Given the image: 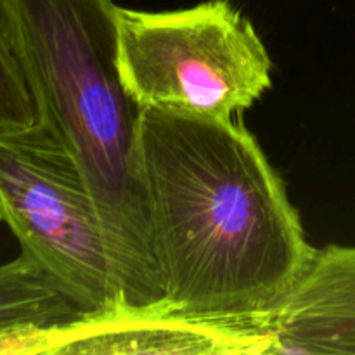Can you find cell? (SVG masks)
<instances>
[{"label":"cell","mask_w":355,"mask_h":355,"mask_svg":"<svg viewBox=\"0 0 355 355\" xmlns=\"http://www.w3.org/2000/svg\"><path fill=\"white\" fill-rule=\"evenodd\" d=\"M139 158L165 307L270 333L315 248L255 137L236 118L144 107Z\"/></svg>","instance_id":"cell-1"},{"label":"cell","mask_w":355,"mask_h":355,"mask_svg":"<svg viewBox=\"0 0 355 355\" xmlns=\"http://www.w3.org/2000/svg\"><path fill=\"white\" fill-rule=\"evenodd\" d=\"M113 0H0V21L38 123L85 179L110 241L125 309L162 307L139 158L141 107L118 69Z\"/></svg>","instance_id":"cell-2"},{"label":"cell","mask_w":355,"mask_h":355,"mask_svg":"<svg viewBox=\"0 0 355 355\" xmlns=\"http://www.w3.org/2000/svg\"><path fill=\"white\" fill-rule=\"evenodd\" d=\"M118 69L144 107L241 118L272 85V61L252 21L229 0L187 9L118 7Z\"/></svg>","instance_id":"cell-3"},{"label":"cell","mask_w":355,"mask_h":355,"mask_svg":"<svg viewBox=\"0 0 355 355\" xmlns=\"http://www.w3.org/2000/svg\"><path fill=\"white\" fill-rule=\"evenodd\" d=\"M0 222L21 253L94 318L125 309L110 241L85 179L37 121L0 132Z\"/></svg>","instance_id":"cell-4"},{"label":"cell","mask_w":355,"mask_h":355,"mask_svg":"<svg viewBox=\"0 0 355 355\" xmlns=\"http://www.w3.org/2000/svg\"><path fill=\"white\" fill-rule=\"evenodd\" d=\"M274 354L270 333L180 318L165 305L120 309L45 336L42 354Z\"/></svg>","instance_id":"cell-5"},{"label":"cell","mask_w":355,"mask_h":355,"mask_svg":"<svg viewBox=\"0 0 355 355\" xmlns=\"http://www.w3.org/2000/svg\"><path fill=\"white\" fill-rule=\"evenodd\" d=\"M267 329L277 354L355 355V245L315 250Z\"/></svg>","instance_id":"cell-6"},{"label":"cell","mask_w":355,"mask_h":355,"mask_svg":"<svg viewBox=\"0 0 355 355\" xmlns=\"http://www.w3.org/2000/svg\"><path fill=\"white\" fill-rule=\"evenodd\" d=\"M90 318L94 315L26 255L0 263V355L42 354L49 333Z\"/></svg>","instance_id":"cell-7"},{"label":"cell","mask_w":355,"mask_h":355,"mask_svg":"<svg viewBox=\"0 0 355 355\" xmlns=\"http://www.w3.org/2000/svg\"><path fill=\"white\" fill-rule=\"evenodd\" d=\"M37 121V106L0 21V132L26 130Z\"/></svg>","instance_id":"cell-8"}]
</instances>
